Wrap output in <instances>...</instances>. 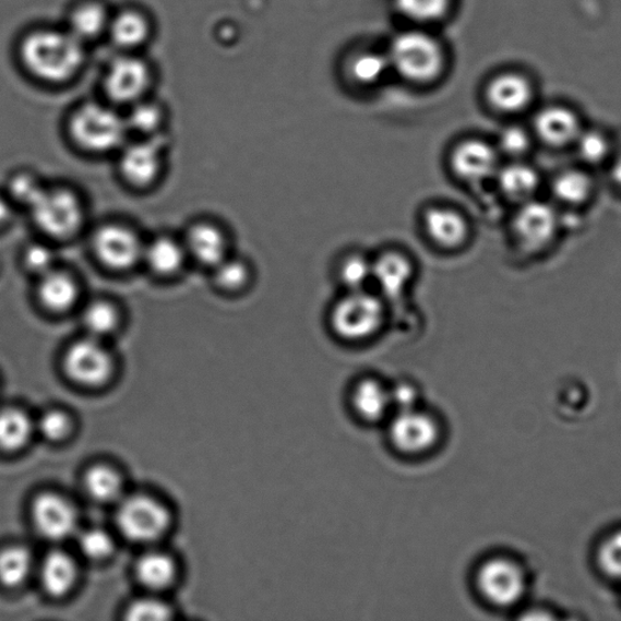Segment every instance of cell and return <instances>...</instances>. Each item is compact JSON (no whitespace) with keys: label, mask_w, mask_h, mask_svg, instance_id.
<instances>
[{"label":"cell","mask_w":621,"mask_h":621,"mask_svg":"<svg viewBox=\"0 0 621 621\" xmlns=\"http://www.w3.org/2000/svg\"><path fill=\"white\" fill-rule=\"evenodd\" d=\"M20 52L29 73L53 84L72 80L85 59L83 41L70 31L34 32L23 41Z\"/></svg>","instance_id":"obj_1"},{"label":"cell","mask_w":621,"mask_h":621,"mask_svg":"<svg viewBox=\"0 0 621 621\" xmlns=\"http://www.w3.org/2000/svg\"><path fill=\"white\" fill-rule=\"evenodd\" d=\"M128 130L126 118L112 108L95 103L81 106L70 121V133L75 144L94 154L122 147Z\"/></svg>","instance_id":"obj_2"},{"label":"cell","mask_w":621,"mask_h":621,"mask_svg":"<svg viewBox=\"0 0 621 621\" xmlns=\"http://www.w3.org/2000/svg\"><path fill=\"white\" fill-rule=\"evenodd\" d=\"M383 298L362 290L347 291L331 312L333 332L347 342L369 339L385 321Z\"/></svg>","instance_id":"obj_3"},{"label":"cell","mask_w":621,"mask_h":621,"mask_svg":"<svg viewBox=\"0 0 621 621\" xmlns=\"http://www.w3.org/2000/svg\"><path fill=\"white\" fill-rule=\"evenodd\" d=\"M561 226L558 208L537 198L517 205L512 216L511 232L522 252L538 254L556 241Z\"/></svg>","instance_id":"obj_4"},{"label":"cell","mask_w":621,"mask_h":621,"mask_svg":"<svg viewBox=\"0 0 621 621\" xmlns=\"http://www.w3.org/2000/svg\"><path fill=\"white\" fill-rule=\"evenodd\" d=\"M29 211L40 230L52 238H71L84 225L82 200L69 189L46 188L29 206Z\"/></svg>","instance_id":"obj_5"},{"label":"cell","mask_w":621,"mask_h":621,"mask_svg":"<svg viewBox=\"0 0 621 621\" xmlns=\"http://www.w3.org/2000/svg\"><path fill=\"white\" fill-rule=\"evenodd\" d=\"M476 583L486 601L498 608L516 607L528 590L527 572L506 556H497L479 566Z\"/></svg>","instance_id":"obj_6"},{"label":"cell","mask_w":621,"mask_h":621,"mask_svg":"<svg viewBox=\"0 0 621 621\" xmlns=\"http://www.w3.org/2000/svg\"><path fill=\"white\" fill-rule=\"evenodd\" d=\"M391 61L398 72L414 82H429L442 70L443 56L438 41L420 32H408L394 40Z\"/></svg>","instance_id":"obj_7"},{"label":"cell","mask_w":621,"mask_h":621,"mask_svg":"<svg viewBox=\"0 0 621 621\" xmlns=\"http://www.w3.org/2000/svg\"><path fill=\"white\" fill-rule=\"evenodd\" d=\"M117 526L130 541L152 542L167 532L170 526V515L167 507L158 500L138 494L123 499L119 504Z\"/></svg>","instance_id":"obj_8"},{"label":"cell","mask_w":621,"mask_h":621,"mask_svg":"<svg viewBox=\"0 0 621 621\" xmlns=\"http://www.w3.org/2000/svg\"><path fill=\"white\" fill-rule=\"evenodd\" d=\"M93 248L105 266L127 271L143 261L145 243L132 228L121 224H106L95 231Z\"/></svg>","instance_id":"obj_9"},{"label":"cell","mask_w":621,"mask_h":621,"mask_svg":"<svg viewBox=\"0 0 621 621\" xmlns=\"http://www.w3.org/2000/svg\"><path fill=\"white\" fill-rule=\"evenodd\" d=\"M64 370L75 383L99 386L114 372V358L103 339L88 336L69 347L63 359Z\"/></svg>","instance_id":"obj_10"},{"label":"cell","mask_w":621,"mask_h":621,"mask_svg":"<svg viewBox=\"0 0 621 621\" xmlns=\"http://www.w3.org/2000/svg\"><path fill=\"white\" fill-rule=\"evenodd\" d=\"M495 145L482 139H466L452 151L451 167L466 183H483L495 178L501 166Z\"/></svg>","instance_id":"obj_11"},{"label":"cell","mask_w":621,"mask_h":621,"mask_svg":"<svg viewBox=\"0 0 621 621\" xmlns=\"http://www.w3.org/2000/svg\"><path fill=\"white\" fill-rule=\"evenodd\" d=\"M151 82L147 64L138 58L117 59L108 69L105 91L117 104L134 105L143 99Z\"/></svg>","instance_id":"obj_12"},{"label":"cell","mask_w":621,"mask_h":621,"mask_svg":"<svg viewBox=\"0 0 621 621\" xmlns=\"http://www.w3.org/2000/svg\"><path fill=\"white\" fill-rule=\"evenodd\" d=\"M439 425L427 413L416 409L397 411L391 422V441L397 450L418 454L427 452L439 440Z\"/></svg>","instance_id":"obj_13"},{"label":"cell","mask_w":621,"mask_h":621,"mask_svg":"<svg viewBox=\"0 0 621 621\" xmlns=\"http://www.w3.org/2000/svg\"><path fill=\"white\" fill-rule=\"evenodd\" d=\"M32 517L43 537L62 540L72 536L79 526V515L68 499L59 494L45 493L32 505Z\"/></svg>","instance_id":"obj_14"},{"label":"cell","mask_w":621,"mask_h":621,"mask_svg":"<svg viewBox=\"0 0 621 621\" xmlns=\"http://www.w3.org/2000/svg\"><path fill=\"white\" fill-rule=\"evenodd\" d=\"M583 129L581 118L570 108L550 106L534 118L532 133L544 145L564 148L573 147Z\"/></svg>","instance_id":"obj_15"},{"label":"cell","mask_w":621,"mask_h":621,"mask_svg":"<svg viewBox=\"0 0 621 621\" xmlns=\"http://www.w3.org/2000/svg\"><path fill=\"white\" fill-rule=\"evenodd\" d=\"M165 157V144L162 140L150 139L126 146L119 167L126 180L135 187H147L160 174Z\"/></svg>","instance_id":"obj_16"},{"label":"cell","mask_w":621,"mask_h":621,"mask_svg":"<svg viewBox=\"0 0 621 621\" xmlns=\"http://www.w3.org/2000/svg\"><path fill=\"white\" fill-rule=\"evenodd\" d=\"M423 227L431 241L444 249L461 248L470 236L465 215L451 206H431L423 214Z\"/></svg>","instance_id":"obj_17"},{"label":"cell","mask_w":621,"mask_h":621,"mask_svg":"<svg viewBox=\"0 0 621 621\" xmlns=\"http://www.w3.org/2000/svg\"><path fill=\"white\" fill-rule=\"evenodd\" d=\"M494 180L500 193L516 205L537 199L541 187L539 171L525 159L509 160L501 165Z\"/></svg>","instance_id":"obj_18"},{"label":"cell","mask_w":621,"mask_h":621,"mask_svg":"<svg viewBox=\"0 0 621 621\" xmlns=\"http://www.w3.org/2000/svg\"><path fill=\"white\" fill-rule=\"evenodd\" d=\"M189 256L214 268L228 256V238L219 226L208 222L193 224L183 241Z\"/></svg>","instance_id":"obj_19"},{"label":"cell","mask_w":621,"mask_h":621,"mask_svg":"<svg viewBox=\"0 0 621 621\" xmlns=\"http://www.w3.org/2000/svg\"><path fill=\"white\" fill-rule=\"evenodd\" d=\"M411 260L397 250H387L373 260V278L375 286L387 299L402 296L413 278Z\"/></svg>","instance_id":"obj_20"},{"label":"cell","mask_w":621,"mask_h":621,"mask_svg":"<svg viewBox=\"0 0 621 621\" xmlns=\"http://www.w3.org/2000/svg\"><path fill=\"white\" fill-rule=\"evenodd\" d=\"M596 184L586 168H564L556 172L550 191L552 199L566 208H581L593 199Z\"/></svg>","instance_id":"obj_21"},{"label":"cell","mask_w":621,"mask_h":621,"mask_svg":"<svg viewBox=\"0 0 621 621\" xmlns=\"http://www.w3.org/2000/svg\"><path fill=\"white\" fill-rule=\"evenodd\" d=\"M39 278L38 298L49 311L68 312L79 303L80 285L69 272L52 268Z\"/></svg>","instance_id":"obj_22"},{"label":"cell","mask_w":621,"mask_h":621,"mask_svg":"<svg viewBox=\"0 0 621 621\" xmlns=\"http://www.w3.org/2000/svg\"><path fill=\"white\" fill-rule=\"evenodd\" d=\"M487 95L490 105L504 114L521 112L533 99L529 82L517 74L500 75L490 83Z\"/></svg>","instance_id":"obj_23"},{"label":"cell","mask_w":621,"mask_h":621,"mask_svg":"<svg viewBox=\"0 0 621 621\" xmlns=\"http://www.w3.org/2000/svg\"><path fill=\"white\" fill-rule=\"evenodd\" d=\"M188 256L183 242L172 237L159 236L145 243L143 261L155 274L170 276L183 267Z\"/></svg>","instance_id":"obj_24"},{"label":"cell","mask_w":621,"mask_h":621,"mask_svg":"<svg viewBox=\"0 0 621 621\" xmlns=\"http://www.w3.org/2000/svg\"><path fill=\"white\" fill-rule=\"evenodd\" d=\"M39 575L46 592L51 596L61 597L69 594L77 582V564L67 552L51 551L43 560Z\"/></svg>","instance_id":"obj_25"},{"label":"cell","mask_w":621,"mask_h":621,"mask_svg":"<svg viewBox=\"0 0 621 621\" xmlns=\"http://www.w3.org/2000/svg\"><path fill=\"white\" fill-rule=\"evenodd\" d=\"M354 406L369 421L384 419L392 409L390 390L377 380H363L355 389Z\"/></svg>","instance_id":"obj_26"},{"label":"cell","mask_w":621,"mask_h":621,"mask_svg":"<svg viewBox=\"0 0 621 621\" xmlns=\"http://www.w3.org/2000/svg\"><path fill=\"white\" fill-rule=\"evenodd\" d=\"M36 431V421L20 409L0 411V450L16 452L23 450Z\"/></svg>","instance_id":"obj_27"},{"label":"cell","mask_w":621,"mask_h":621,"mask_svg":"<svg viewBox=\"0 0 621 621\" xmlns=\"http://www.w3.org/2000/svg\"><path fill=\"white\" fill-rule=\"evenodd\" d=\"M177 574L176 563L165 552L151 551L141 556L136 563V576L151 590L169 586Z\"/></svg>","instance_id":"obj_28"},{"label":"cell","mask_w":621,"mask_h":621,"mask_svg":"<svg viewBox=\"0 0 621 621\" xmlns=\"http://www.w3.org/2000/svg\"><path fill=\"white\" fill-rule=\"evenodd\" d=\"M111 19L100 3L89 2L73 10L70 32L82 41L97 38L110 27Z\"/></svg>","instance_id":"obj_29"},{"label":"cell","mask_w":621,"mask_h":621,"mask_svg":"<svg viewBox=\"0 0 621 621\" xmlns=\"http://www.w3.org/2000/svg\"><path fill=\"white\" fill-rule=\"evenodd\" d=\"M108 31L117 46L133 49L144 45L150 35V24L143 14L128 10L111 19Z\"/></svg>","instance_id":"obj_30"},{"label":"cell","mask_w":621,"mask_h":621,"mask_svg":"<svg viewBox=\"0 0 621 621\" xmlns=\"http://www.w3.org/2000/svg\"><path fill=\"white\" fill-rule=\"evenodd\" d=\"M84 485L86 492L103 504L115 503L123 495L122 477L106 465L89 468L85 474Z\"/></svg>","instance_id":"obj_31"},{"label":"cell","mask_w":621,"mask_h":621,"mask_svg":"<svg viewBox=\"0 0 621 621\" xmlns=\"http://www.w3.org/2000/svg\"><path fill=\"white\" fill-rule=\"evenodd\" d=\"M573 147L586 167L602 166L613 157L612 140L598 129L584 128Z\"/></svg>","instance_id":"obj_32"},{"label":"cell","mask_w":621,"mask_h":621,"mask_svg":"<svg viewBox=\"0 0 621 621\" xmlns=\"http://www.w3.org/2000/svg\"><path fill=\"white\" fill-rule=\"evenodd\" d=\"M34 570V558L24 547H9L0 551V583L8 587L23 585Z\"/></svg>","instance_id":"obj_33"},{"label":"cell","mask_w":621,"mask_h":621,"mask_svg":"<svg viewBox=\"0 0 621 621\" xmlns=\"http://www.w3.org/2000/svg\"><path fill=\"white\" fill-rule=\"evenodd\" d=\"M83 323L91 336L104 341L118 330L121 313L111 301L93 300L83 310Z\"/></svg>","instance_id":"obj_34"},{"label":"cell","mask_w":621,"mask_h":621,"mask_svg":"<svg viewBox=\"0 0 621 621\" xmlns=\"http://www.w3.org/2000/svg\"><path fill=\"white\" fill-rule=\"evenodd\" d=\"M337 276L347 291L366 289L373 278V261L359 253L347 255L342 260Z\"/></svg>","instance_id":"obj_35"},{"label":"cell","mask_w":621,"mask_h":621,"mask_svg":"<svg viewBox=\"0 0 621 621\" xmlns=\"http://www.w3.org/2000/svg\"><path fill=\"white\" fill-rule=\"evenodd\" d=\"M533 133L521 126H509L498 138L497 148L500 156L509 160L525 159L533 148Z\"/></svg>","instance_id":"obj_36"},{"label":"cell","mask_w":621,"mask_h":621,"mask_svg":"<svg viewBox=\"0 0 621 621\" xmlns=\"http://www.w3.org/2000/svg\"><path fill=\"white\" fill-rule=\"evenodd\" d=\"M217 287L227 291L242 290L250 279V268L244 260L228 255L213 268Z\"/></svg>","instance_id":"obj_37"},{"label":"cell","mask_w":621,"mask_h":621,"mask_svg":"<svg viewBox=\"0 0 621 621\" xmlns=\"http://www.w3.org/2000/svg\"><path fill=\"white\" fill-rule=\"evenodd\" d=\"M596 560L604 574L621 582V528L608 534L598 545Z\"/></svg>","instance_id":"obj_38"},{"label":"cell","mask_w":621,"mask_h":621,"mask_svg":"<svg viewBox=\"0 0 621 621\" xmlns=\"http://www.w3.org/2000/svg\"><path fill=\"white\" fill-rule=\"evenodd\" d=\"M163 115L160 107L155 104L139 101L133 105V110L126 119L128 129L145 135L154 134L162 124Z\"/></svg>","instance_id":"obj_39"},{"label":"cell","mask_w":621,"mask_h":621,"mask_svg":"<svg viewBox=\"0 0 621 621\" xmlns=\"http://www.w3.org/2000/svg\"><path fill=\"white\" fill-rule=\"evenodd\" d=\"M45 189L34 174L28 172L15 174L8 184L10 198L20 204L27 205L28 208Z\"/></svg>","instance_id":"obj_40"},{"label":"cell","mask_w":621,"mask_h":621,"mask_svg":"<svg viewBox=\"0 0 621 621\" xmlns=\"http://www.w3.org/2000/svg\"><path fill=\"white\" fill-rule=\"evenodd\" d=\"M80 548L86 558L95 561L105 560L114 552L115 542L103 529L85 530L80 538Z\"/></svg>","instance_id":"obj_41"},{"label":"cell","mask_w":621,"mask_h":621,"mask_svg":"<svg viewBox=\"0 0 621 621\" xmlns=\"http://www.w3.org/2000/svg\"><path fill=\"white\" fill-rule=\"evenodd\" d=\"M450 0H397V5L406 16L429 21L441 17L449 9Z\"/></svg>","instance_id":"obj_42"},{"label":"cell","mask_w":621,"mask_h":621,"mask_svg":"<svg viewBox=\"0 0 621 621\" xmlns=\"http://www.w3.org/2000/svg\"><path fill=\"white\" fill-rule=\"evenodd\" d=\"M72 425L70 418L67 414L59 410H50L36 421V431H38L43 438L58 442L67 439L71 432Z\"/></svg>","instance_id":"obj_43"},{"label":"cell","mask_w":621,"mask_h":621,"mask_svg":"<svg viewBox=\"0 0 621 621\" xmlns=\"http://www.w3.org/2000/svg\"><path fill=\"white\" fill-rule=\"evenodd\" d=\"M171 617V609L156 598L138 599L127 610V618L133 621H160Z\"/></svg>","instance_id":"obj_44"},{"label":"cell","mask_w":621,"mask_h":621,"mask_svg":"<svg viewBox=\"0 0 621 621\" xmlns=\"http://www.w3.org/2000/svg\"><path fill=\"white\" fill-rule=\"evenodd\" d=\"M25 266L39 277L56 268V253L45 243H32L24 253Z\"/></svg>","instance_id":"obj_45"},{"label":"cell","mask_w":621,"mask_h":621,"mask_svg":"<svg viewBox=\"0 0 621 621\" xmlns=\"http://www.w3.org/2000/svg\"><path fill=\"white\" fill-rule=\"evenodd\" d=\"M385 70V59L378 53H363L353 64L354 77L365 84L377 82Z\"/></svg>","instance_id":"obj_46"},{"label":"cell","mask_w":621,"mask_h":621,"mask_svg":"<svg viewBox=\"0 0 621 621\" xmlns=\"http://www.w3.org/2000/svg\"><path fill=\"white\" fill-rule=\"evenodd\" d=\"M392 409L397 411L416 409L418 405V391L410 384L402 383L390 390Z\"/></svg>","instance_id":"obj_47"},{"label":"cell","mask_w":621,"mask_h":621,"mask_svg":"<svg viewBox=\"0 0 621 621\" xmlns=\"http://www.w3.org/2000/svg\"><path fill=\"white\" fill-rule=\"evenodd\" d=\"M609 177L616 187L621 190V152L610 158Z\"/></svg>","instance_id":"obj_48"},{"label":"cell","mask_w":621,"mask_h":621,"mask_svg":"<svg viewBox=\"0 0 621 621\" xmlns=\"http://www.w3.org/2000/svg\"><path fill=\"white\" fill-rule=\"evenodd\" d=\"M10 217H12V205L4 195L0 194V226L7 224Z\"/></svg>","instance_id":"obj_49"}]
</instances>
